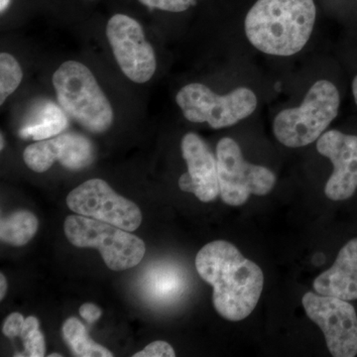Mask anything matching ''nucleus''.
<instances>
[{
	"label": "nucleus",
	"mask_w": 357,
	"mask_h": 357,
	"mask_svg": "<svg viewBox=\"0 0 357 357\" xmlns=\"http://www.w3.org/2000/svg\"><path fill=\"white\" fill-rule=\"evenodd\" d=\"M0 140H1V145H0V149L3 150L4 148V137L3 134L1 133V137H0Z\"/></svg>",
	"instance_id": "cd10ccee"
},
{
	"label": "nucleus",
	"mask_w": 357,
	"mask_h": 357,
	"mask_svg": "<svg viewBox=\"0 0 357 357\" xmlns=\"http://www.w3.org/2000/svg\"><path fill=\"white\" fill-rule=\"evenodd\" d=\"M52 82L61 109L82 128L96 134L112 128L114 109L86 65L67 61L54 73Z\"/></svg>",
	"instance_id": "7ed1b4c3"
},
{
	"label": "nucleus",
	"mask_w": 357,
	"mask_h": 357,
	"mask_svg": "<svg viewBox=\"0 0 357 357\" xmlns=\"http://www.w3.org/2000/svg\"><path fill=\"white\" fill-rule=\"evenodd\" d=\"M149 8L159 9L167 13H184L197 3V0H138Z\"/></svg>",
	"instance_id": "412c9836"
},
{
	"label": "nucleus",
	"mask_w": 357,
	"mask_h": 357,
	"mask_svg": "<svg viewBox=\"0 0 357 357\" xmlns=\"http://www.w3.org/2000/svg\"><path fill=\"white\" fill-rule=\"evenodd\" d=\"M183 158L188 171L178 178L183 192H192L203 202L210 203L220 195L217 156L198 134H185L181 142Z\"/></svg>",
	"instance_id": "ddd939ff"
},
{
	"label": "nucleus",
	"mask_w": 357,
	"mask_h": 357,
	"mask_svg": "<svg viewBox=\"0 0 357 357\" xmlns=\"http://www.w3.org/2000/svg\"><path fill=\"white\" fill-rule=\"evenodd\" d=\"M220 196L223 203L243 206L251 195L266 196L276 185V176L264 166L248 163L236 140L225 137L217 145Z\"/></svg>",
	"instance_id": "0eeeda50"
},
{
	"label": "nucleus",
	"mask_w": 357,
	"mask_h": 357,
	"mask_svg": "<svg viewBox=\"0 0 357 357\" xmlns=\"http://www.w3.org/2000/svg\"><path fill=\"white\" fill-rule=\"evenodd\" d=\"M11 0H0V13L3 14L10 6Z\"/></svg>",
	"instance_id": "a878e982"
},
{
	"label": "nucleus",
	"mask_w": 357,
	"mask_h": 357,
	"mask_svg": "<svg viewBox=\"0 0 357 357\" xmlns=\"http://www.w3.org/2000/svg\"><path fill=\"white\" fill-rule=\"evenodd\" d=\"M67 204L77 215L135 231L142 213L133 202L116 194L102 178H91L68 195Z\"/></svg>",
	"instance_id": "9d476101"
},
{
	"label": "nucleus",
	"mask_w": 357,
	"mask_h": 357,
	"mask_svg": "<svg viewBox=\"0 0 357 357\" xmlns=\"http://www.w3.org/2000/svg\"><path fill=\"white\" fill-rule=\"evenodd\" d=\"M176 356L172 345L163 340H157L148 344L144 349L133 354V357H174Z\"/></svg>",
	"instance_id": "4be33fe9"
},
{
	"label": "nucleus",
	"mask_w": 357,
	"mask_h": 357,
	"mask_svg": "<svg viewBox=\"0 0 357 357\" xmlns=\"http://www.w3.org/2000/svg\"><path fill=\"white\" fill-rule=\"evenodd\" d=\"M67 128L65 115L57 107H48L46 114L40 116L39 121L21 130L23 138L31 137L35 140H44L57 135Z\"/></svg>",
	"instance_id": "a211bd4d"
},
{
	"label": "nucleus",
	"mask_w": 357,
	"mask_h": 357,
	"mask_svg": "<svg viewBox=\"0 0 357 357\" xmlns=\"http://www.w3.org/2000/svg\"><path fill=\"white\" fill-rule=\"evenodd\" d=\"M316 20L314 0H257L246 14L244 31L256 50L290 57L310 41Z\"/></svg>",
	"instance_id": "f03ea898"
},
{
	"label": "nucleus",
	"mask_w": 357,
	"mask_h": 357,
	"mask_svg": "<svg viewBox=\"0 0 357 357\" xmlns=\"http://www.w3.org/2000/svg\"><path fill=\"white\" fill-rule=\"evenodd\" d=\"M79 314L89 324H93L102 317V310L95 304L86 303L79 307Z\"/></svg>",
	"instance_id": "b1692460"
},
{
	"label": "nucleus",
	"mask_w": 357,
	"mask_h": 357,
	"mask_svg": "<svg viewBox=\"0 0 357 357\" xmlns=\"http://www.w3.org/2000/svg\"><path fill=\"white\" fill-rule=\"evenodd\" d=\"M7 291V281L4 274L0 275V300H3Z\"/></svg>",
	"instance_id": "393cba45"
},
{
	"label": "nucleus",
	"mask_w": 357,
	"mask_h": 357,
	"mask_svg": "<svg viewBox=\"0 0 357 357\" xmlns=\"http://www.w3.org/2000/svg\"><path fill=\"white\" fill-rule=\"evenodd\" d=\"M352 95H354V102L357 105V76L354 77V82H352Z\"/></svg>",
	"instance_id": "bb28decb"
},
{
	"label": "nucleus",
	"mask_w": 357,
	"mask_h": 357,
	"mask_svg": "<svg viewBox=\"0 0 357 357\" xmlns=\"http://www.w3.org/2000/svg\"><path fill=\"white\" fill-rule=\"evenodd\" d=\"M23 159L28 168L36 173L46 172L56 161L70 170H81L93 162V147L83 135L65 133L26 147Z\"/></svg>",
	"instance_id": "f8f14e48"
},
{
	"label": "nucleus",
	"mask_w": 357,
	"mask_h": 357,
	"mask_svg": "<svg viewBox=\"0 0 357 357\" xmlns=\"http://www.w3.org/2000/svg\"><path fill=\"white\" fill-rule=\"evenodd\" d=\"M185 282L178 268L172 265H154L143 280V288L154 302L165 303L177 299L184 291Z\"/></svg>",
	"instance_id": "2eb2a0df"
},
{
	"label": "nucleus",
	"mask_w": 357,
	"mask_h": 357,
	"mask_svg": "<svg viewBox=\"0 0 357 357\" xmlns=\"http://www.w3.org/2000/svg\"><path fill=\"white\" fill-rule=\"evenodd\" d=\"M38 220L28 211L10 213L0 222V239L13 246H23L29 243L38 230Z\"/></svg>",
	"instance_id": "dca6fc26"
},
{
	"label": "nucleus",
	"mask_w": 357,
	"mask_h": 357,
	"mask_svg": "<svg viewBox=\"0 0 357 357\" xmlns=\"http://www.w3.org/2000/svg\"><path fill=\"white\" fill-rule=\"evenodd\" d=\"M65 234L73 245L96 248L114 271H124L139 264L146 252L144 241L130 231L84 215L66 218Z\"/></svg>",
	"instance_id": "39448f33"
},
{
	"label": "nucleus",
	"mask_w": 357,
	"mask_h": 357,
	"mask_svg": "<svg viewBox=\"0 0 357 357\" xmlns=\"http://www.w3.org/2000/svg\"><path fill=\"white\" fill-rule=\"evenodd\" d=\"M23 72L18 61L8 53L0 54V105L20 86Z\"/></svg>",
	"instance_id": "6ab92c4d"
},
{
	"label": "nucleus",
	"mask_w": 357,
	"mask_h": 357,
	"mask_svg": "<svg viewBox=\"0 0 357 357\" xmlns=\"http://www.w3.org/2000/svg\"><path fill=\"white\" fill-rule=\"evenodd\" d=\"M56 356L61 357L62 356H61V354H50V356H49V357H56Z\"/></svg>",
	"instance_id": "c85d7f7f"
},
{
	"label": "nucleus",
	"mask_w": 357,
	"mask_h": 357,
	"mask_svg": "<svg viewBox=\"0 0 357 357\" xmlns=\"http://www.w3.org/2000/svg\"><path fill=\"white\" fill-rule=\"evenodd\" d=\"M312 288L319 295L357 300V238L340 249L333 266L314 279Z\"/></svg>",
	"instance_id": "4468645a"
},
{
	"label": "nucleus",
	"mask_w": 357,
	"mask_h": 357,
	"mask_svg": "<svg viewBox=\"0 0 357 357\" xmlns=\"http://www.w3.org/2000/svg\"><path fill=\"white\" fill-rule=\"evenodd\" d=\"M26 356L30 357H43L46 352L43 333L39 330V321L35 317L25 319L20 335Z\"/></svg>",
	"instance_id": "aec40b11"
},
{
	"label": "nucleus",
	"mask_w": 357,
	"mask_h": 357,
	"mask_svg": "<svg viewBox=\"0 0 357 357\" xmlns=\"http://www.w3.org/2000/svg\"><path fill=\"white\" fill-rule=\"evenodd\" d=\"M340 91L328 79L312 84L299 107L282 110L275 116L273 133L284 146H307L319 139L338 115Z\"/></svg>",
	"instance_id": "20e7f679"
},
{
	"label": "nucleus",
	"mask_w": 357,
	"mask_h": 357,
	"mask_svg": "<svg viewBox=\"0 0 357 357\" xmlns=\"http://www.w3.org/2000/svg\"><path fill=\"white\" fill-rule=\"evenodd\" d=\"M176 102L187 121L222 129L250 116L257 109L258 98L252 89L245 86L220 96L206 84L192 83L178 91Z\"/></svg>",
	"instance_id": "423d86ee"
},
{
	"label": "nucleus",
	"mask_w": 357,
	"mask_h": 357,
	"mask_svg": "<svg viewBox=\"0 0 357 357\" xmlns=\"http://www.w3.org/2000/svg\"><path fill=\"white\" fill-rule=\"evenodd\" d=\"M107 37L124 76L136 84L152 79L157 69L156 55L137 20L115 14L107 22Z\"/></svg>",
	"instance_id": "1a4fd4ad"
},
{
	"label": "nucleus",
	"mask_w": 357,
	"mask_h": 357,
	"mask_svg": "<svg viewBox=\"0 0 357 357\" xmlns=\"http://www.w3.org/2000/svg\"><path fill=\"white\" fill-rule=\"evenodd\" d=\"M302 304L307 318L325 335L326 347L333 357L357 356V314L349 301L307 292Z\"/></svg>",
	"instance_id": "6e6552de"
},
{
	"label": "nucleus",
	"mask_w": 357,
	"mask_h": 357,
	"mask_svg": "<svg viewBox=\"0 0 357 357\" xmlns=\"http://www.w3.org/2000/svg\"><path fill=\"white\" fill-rule=\"evenodd\" d=\"M196 268L201 278L213 286V306L223 319L243 321L255 311L264 275L234 244L225 241L206 244L197 255Z\"/></svg>",
	"instance_id": "f257e3e1"
},
{
	"label": "nucleus",
	"mask_w": 357,
	"mask_h": 357,
	"mask_svg": "<svg viewBox=\"0 0 357 357\" xmlns=\"http://www.w3.org/2000/svg\"><path fill=\"white\" fill-rule=\"evenodd\" d=\"M24 321V317L20 312H13L7 317L4 321L2 333L6 337H20Z\"/></svg>",
	"instance_id": "5701e85b"
},
{
	"label": "nucleus",
	"mask_w": 357,
	"mask_h": 357,
	"mask_svg": "<svg viewBox=\"0 0 357 357\" xmlns=\"http://www.w3.org/2000/svg\"><path fill=\"white\" fill-rule=\"evenodd\" d=\"M63 337L74 356L79 357H112L114 354L89 337L86 328L77 318H70L62 328Z\"/></svg>",
	"instance_id": "f3484780"
},
{
	"label": "nucleus",
	"mask_w": 357,
	"mask_h": 357,
	"mask_svg": "<svg viewBox=\"0 0 357 357\" xmlns=\"http://www.w3.org/2000/svg\"><path fill=\"white\" fill-rule=\"evenodd\" d=\"M317 150L333 166L326 184V196L335 202L351 198L357 190V136L326 131L317 140Z\"/></svg>",
	"instance_id": "9b49d317"
}]
</instances>
